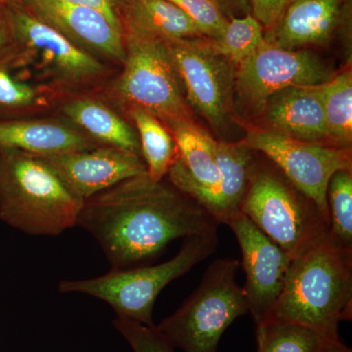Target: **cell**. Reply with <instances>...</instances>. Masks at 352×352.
Here are the masks:
<instances>
[{
    "instance_id": "ba28073f",
    "label": "cell",
    "mask_w": 352,
    "mask_h": 352,
    "mask_svg": "<svg viewBox=\"0 0 352 352\" xmlns=\"http://www.w3.org/2000/svg\"><path fill=\"white\" fill-rule=\"evenodd\" d=\"M240 263L215 259L200 285L157 330L171 346L184 352H217L219 342L236 319L249 312L243 287L236 282Z\"/></svg>"
},
{
    "instance_id": "ac0fdd59",
    "label": "cell",
    "mask_w": 352,
    "mask_h": 352,
    "mask_svg": "<svg viewBox=\"0 0 352 352\" xmlns=\"http://www.w3.org/2000/svg\"><path fill=\"white\" fill-rule=\"evenodd\" d=\"M342 13L340 0H293L264 39L286 50L327 43L340 25Z\"/></svg>"
},
{
    "instance_id": "d4e9b609",
    "label": "cell",
    "mask_w": 352,
    "mask_h": 352,
    "mask_svg": "<svg viewBox=\"0 0 352 352\" xmlns=\"http://www.w3.org/2000/svg\"><path fill=\"white\" fill-rule=\"evenodd\" d=\"M330 230L329 239L340 249L352 252V173L337 171L327 189Z\"/></svg>"
},
{
    "instance_id": "2e32d148",
    "label": "cell",
    "mask_w": 352,
    "mask_h": 352,
    "mask_svg": "<svg viewBox=\"0 0 352 352\" xmlns=\"http://www.w3.org/2000/svg\"><path fill=\"white\" fill-rule=\"evenodd\" d=\"M96 146L62 118H0V148L50 157Z\"/></svg>"
},
{
    "instance_id": "ffe728a7",
    "label": "cell",
    "mask_w": 352,
    "mask_h": 352,
    "mask_svg": "<svg viewBox=\"0 0 352 352\" xmlns=\"http://www.w3.org/2000/svg\"><path fill=\"white\" fill-rule=\"evenodd\" d=\"M122 21L124 34L163 41L205 38L195 23L168 0H127Z\"/></svg>"
},
{
    "instance_id": "6da1fadb",
    "label": "cell",
    "mask_w": 352,
    "mask_h": 352,
    "mask_svg": "<svg viewBox=\"0 0 352 352\" xmlns=\"http://www.w3.org/2000/svg\"><path fill=\"white\" fill-rule=\"evenodd\" d=\"M78 226L100 245L113 270L141 266L180 238L217 234L219 222L170 180L129 178L83 203Z\"/></svg>"
},
{
    "instance_id": "8fae6325",
    "label": "cell",
    "mask_w": 352,
    "mask_h": 352,
    "mask_svg": "<svg viewBox=\"0 0 352 352\" xmlns=\"http://www.w3.org/2000/svg\"><path fill=\"white\" fill-rule=\"evenodd\" d=\"M333 76L332 69L312 51L286 50L264 41L251 57L238 65L235 91L248 107L261 109L281 90L321 85Z\"/></svg>"
},
{
    "instance_id": "e0dca14e",
    "label": "cell",
    "mask_w": 352,
    "mask_h": 352,
    "mask_svg": "<svg viewBox=\"0 0 352 352\" xmlns=\"http://www.w3.org/2000/svg\"><path fill=\"white\" fill-rule=\"evenodd\" d=\"M58 111L62 119L97 144L141 156L135 129L102 97L90 94L73 95L58 104Z\"/></svg>"
},
{
    "instance_id": "cb8c5ba5",
    "label": "cell",
    "mask_w": 352,
    "mask_h": 352,
    "mask_svg": "<svg viewBox=\"0 0 352 352\" xmlns=\"http://www.w3.org/2000/svg\"><path fill=\"white\" fill-rule=\"evenodd\" d=\"M322 340L314 329L270 316L256 324L258 352H315Z\"/></svg>"
},
{
    "instance_id": "7402d4cb",
    "label": "cell",
    "mask_w": 352,
    "mask_h": 352,
    "mask_svg": "<svg viewBox=\"0 0 352 352\" xmlns=\"http://www.w3.org/2000/svg\"><path fill=\"white\" fill-rule=\"evenodd\" d=\"M322 101L331 144L349 149L352 141V75L351 69L322 83Z\"/></svg>"
},
{
    "instance_id": "d6986e66",
    "label": "cell",
    "mask_w": 352,
    "mask_h": 352,
    "mask_svg": "<svg viewBox=\"0 0 352 352\" xmlns=\"http://www.w3.org/2000/svg\"><path fill=\"white\" fill-rule=\"evenodd\" d=\"M254 151L244 143L217 141L219 185L201 194L196 201L206 208L219 224L240 212L254 164Z\"/></svg>"
},
{
    "instance_id": "484cf974",
    "label": "cell",
    "mask_w": 352,
    "mask_h": 352,
    "mask_svg": "<svg viewBox=\"0 0 352 352\" xmlns=\"http://www.w3.org/2000/svg\"><path fill=\"white\" fill-rule=\"evenodd\" d=\"M264 28L252 14L230 18L223 34L210 39L214 50L235 66L251 57L264 43Z\"/></svg>"
},
{
    "instance_id": "836d02e7",
    "label": "cell",
    "mask_w": 352,
    "mask_h": 352,
    "mask_svg": "<svg viewBox=\"0 0 352 352\" xmlns=\"http://www.w3.org/2000/svg\"><path fill=\"white\" fill-rule=\"evenodd\" d=\"M15 3H20V0H0L1 6H10Z\"/></svg>"
},
{
    "instance_id": "1f68e13d",
    "label": "cell",
    "mask_w": 352,
    "mask_h": 352,
    "mask_svg": "<svg viewBox=\"0 0 352 352\" xmlns=\"http://www.w3.org/2000/svg\"><path fill=\"white\" fill-rule=\"evenodd\" d=\"M219 7L227 19L243 17L251 14L249 0H212Z\"/></svg>"
},
{
    "instance_id": "30bf717a",
    "label": "cell",
    "mask_w": 352,
    "mask_h": 352,
    "mask_svg": "<svg viewBox=\"0 0 352 352\" xmlns=\"http://www.w3.org/2000/svg\"><path fill=\"white\" fill-rule=\"evenodd\" d=\"M187 103L214 129L226 126L235 91L234 65L207 38L166 41Z\"/></svg>"
},
{
    "instance_id": "7c38bea8",
    "label": "cell",
    "mask_w": 352,
    "mask_h": 352,
    "mask_svg": "<svg viewBox=\"0 0 352 352\" xmlns=\"http://www.w3.org/2000/svg\"><path fill=\"white\" fill-rule=\"evenodd\" d=\"M224 224L235 234L242 252L245 275L243 289L248 309L256 325L272 314L292 258L242 212L233 215Z\"/></svg>"
},
{
    "instance_id": "9c48e42d",
    "label": "cell",
    "mask_w": 352,
    "mask_h": 352,
    "mask_svg": "<svg viewBox=\"0 0 352 352\" xmlns=\"http://www.w3.org/2000/svg\"><path fill=\"white\" fill-rule=\"evenodd\" d=\"M242 142L267 157L329 219V182L337 171L351 170V149L296 140L265 129H250Z\"/></svg>"
},
{
    "instance_id": "44dd1931",
    "label": "cell",
    "mask_w": 352,
    "mask_h": 352,
    "mask_svg": "<svg viewBox=\"0 0 352 352\" xmlns=\"http://www.w3.org/2000/svg\"><path fill=\"white\" fill-rule=\"evenodd\" d=\"M126 115L138 132L148 175L155 182H161L166 177L177 154L173 134L161 120L146 111L132 109Z\"/></svg>"
},
{
    "instance_id": "d6a6232c",
    "label": "cell",
    "mask_w": 352,
    "mask_h": 352,
    "mask_svg": "<svg viewBox=\"0 0 352 352\" xmlns=\"http://www.w3.org/2000/svg\"><path fill=\"white\" fill-rule=\"evenodd\" d=\"M315 352H352V349L344 344L340 338H336V339H322L320 344Z\"/></svg>"
},
{
    "instance_id": "603a6c76",
    "label": "cell",
    "mask_w": 352,
    "mask_h": 352,
    "mask_svg": "<svg viewBox=\"0 0 352 352\" xmlns=\"http://www.w3.org/2000/svg\"><path fill=\"white\" fill-rule=\"evenodd\" d=\"M63 98L43 87L25 82L0 60V118L24 117Z\"/></svg>"
},
{
    "instance_id": "83f0119b",
    "label": "cell",
    "mask_w": 352,
    "mask_h": 352,
    "mask_svg": "<svg viewBox=\"0 0 352 352\" xmlns=\"http://www.w3.org/2000/svg\"><path fill=\"white\" fill-rule=\"evenodd\" d=\"M193 21L203 36L219 38L226 30L229 19L212 0H168Z\"/></svg>"
},
{
    "instance_id": "4fadbf2b",
    "label": "cell",
    "mask_w": 352,
    "mask_h": 352,
    "mask_svg": "<svg viewBox=\"0 0 352 352\" xmlns=\"http://www.w3.org/2000/svg\"><path fill=\"white\" fill-rule=\"evenodd\" d=\"M20 3L82 50L106 63L122 66L126 57L124 30L102 11L63 0H20Z\"/></svg>"
},
{
    "instance_id": "4dcf8cb0",
    "label": "cell",
    "mask_w": 352,
    "mask_h": 352,
    "mask_svg": "<svg viewBox=\"0 0 352 352\" xmlns=\"http://www.w3.org/2000/svg\"><path fill=\"white\" fill-rule=\"evenodd\" d=\"M13 34L6 6L0 4V60L6 59L13 48Z\"/></svg>"
},
{
    "instance_id": "8992f818",
    "label": "cell",
    "mask_w": 352,
    "mask_h": 352,
    "mask_svg": "<svg viewBox=\"0 0 352 352\" xmlns=\"http://www.w3.org/2000/svg\"><path fill=\"white\" fill-rule=\"evenodd\" d=\"M122 69L101 91L104 100L124 113L140 109L164 122L191 118L182 80L163 39L126 32Z\"/></svg>"
},
{
    "instance_id": "f1b7e54d",
    "label": "cell",
    "mask_w": 352,
    "mask_h": 352,
    "mask_svg": "<svg viewBox=\"0 0 352 352\" xmlns=\"http://www.w3.org/2000/svg\"><path fill=\"white\" fill-rule=\"evenodd\" d=\"M249 1L252 15L263 25L264 29L270 30L281 19L285 11L293 0H249Z\"/></svg>"
},
{
    "instance_id": "52a82bcc",
    "label": "cell",
    "mask_w": 352,
    "mask_h": 352,
    "mask_svg": "<svg viewBox=\"0 0 352 352\" xmlns=\"http://www.w3.org/2000/svg\"><path fill=\"white\" fill-rule=\"evenodd\" d=\"M217 234L190 236L170 261L153 266L111 270L94 279L64 280L60 293H80L107 302L118 316L154 326L153 310L157 296L170 282L183 276L217 250Z\"/></svg>"
},
{
    "instance_id": "5bb4252c",
    "label": "cell",
    "mask_w": 352,
    "mask_h": 352,
    "mask_svg": "<svg viewBox=\"0 0 352 352\" xmlns=\"http://www.w3.org/2000/svg\"><path fill=\"white\" fill-rule=\"evenodd\" d=\"M43 157L83 201L147 173L142 157L109 146Z\"/></svg>"
},
{
    "instance_id": "9a60e30c",
    "label": "cell",
    "mask_w": 352,
    "mask_h": 352,
    "mask_svg": "<svg viewBox=\"0 0 352 352\" xmlns=\"http://www.w3.org/2000/svg\"><path fill=\"white\" fill-rule=\"evenodd\" d=\"M321 85L289 87L272 95L261 108L265 129L296 140L333 146L326 124Z\"/></svg>"
},
{
    "instance_id": "f546056e",
    "label": "cell",
    "mask_w": 352,
    "mask_h": 352,
    "mask_svg": "<svg viewBox=\"0 0 352 352\" xmlns=\"http://www.w3.org/2000/svg\"><path fill=\"white\" fill-rule=\"evenodd\" d=\"M63 1L98 9V10L105 14L113 23L124 30L122 16L124 6L127 3V0H63Z\"/></svg>"
},
{
    "instance_id": "3957f363",
    "label": "cell",
    "mask_w": 352,
    "mask_h": 352,
    "mask_svg": "<svg viewBox=\"0 0 352 352\" xmlns=\"http://www.w3.org/2000/svg\"><path fill=\"white\" fill-rule=\"evenodd\" d=\"M83 203L44 157L0 148V219L8 226L58 236L78 226Z\"/></svg>"
},
{
    "instance_id": "5b68a950",
    "label": "cell",
    "mask_w": 352,
    "mask_h": 352,
    "mask_svg": "<svg viewBox=\"0 0 352 352\" xmlns=\"http://www.w3.org/2000/svg\"><path fill=\"white\" fill-rule=\"evenodd\" d=\"M274 166H259L254 161L240 212L295 258L327 239L330 221Z\"/></svg>"
},
{
    "instance_id": "4316f807",
    "label": "cell",
    "mask_w": 352,
    "mask_h": 352,
    "mask_svg": "<svg viewBox=\"0 0 352 352\" xmlns=\"http://www.w3.org/2000/svg\"><path fill=\"white\" fill-rule=\"evenodd\" d=\"M113 325L129 342L133 352H175V347L157 330L156 325L146 326L118 315Z\"/></svg>"
},
{
    "instance_id": "7a4b0ae2",
    "label": "cell",
    "mask_w": 352,
    "mask_h": 352,
    "mask_svg": "<svg viewBox=\"0 0 352 352\" xmlns=\"http://www.w3.org/2000/svg\"><path fill=\"white\" fill-rule=\"evenodd\" d=\"M271 316L314 329L322 339L340 338V322L352 319V252L328 237L292 258Z\"/></svg>"
},
{
    "instance_id": "277c9868",
    "label": "cell",
    "mask_w": 352,
    "mask_h": 352,
    "mask_svg": "<svg viewBox=\"0 0 352 352\" xmlns=\"http://www.w3.org/2000/svg\"><path fill=\"white\" fill-rule=\"evenodd\" d=\"M13 48L3 60L11 69L32 65L51 91L67 98L99 91L110 80L112 68L65 38L21 3L6 6Z\"/></svg>"
}]
</instances>
